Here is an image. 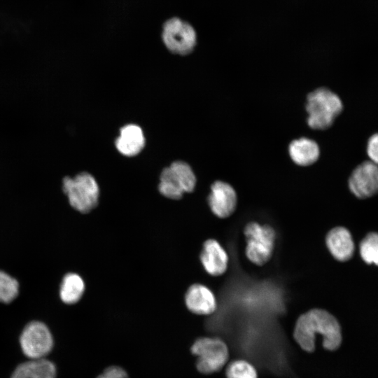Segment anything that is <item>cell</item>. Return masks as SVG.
Segmentation results:
<instances>
[{
    "label": "cell",
    "mask_w": 378,
    "mask_h": 378,
    "mask_svg": "<svg viewBox=\"0 0 378 378\" xmlns=\"http://www.w3.org/2000/svg\"><path fill=\"white\" fill-rule=\"evenodd\" d=\"M323 338V346L328 350L337 349L342 342L340 326L328 312L313 309L301 315L295 324L294 338L300 347L312 352L315 348L316 335Z\"/></svg>",
    "instance_id": "6da1fadb"
},
{
    "label": "cell",
    "mask_w": 378,
    "mask_h": 378,
    "mask_svg": "<svg viewBox=\"0 0 378 378\" xmlns=\"http://www.w3.org/2000/svg\"><path fill=\"white\" fill-rule=\"evenodd\" d=\"M62 190L71 206L80 214H89L99 205L100 188L94 176L89 172L65 176L62 180Z\"/></svg>",
    "instance_id": "7a4b0ae2"
},
{
    "label": "cell",
    "mask_w": 378,
    "mask_h": 378,
    "mask_svg": "<svg viewBox=\"0 0 378 378\" xmlns=\"http://www.w3.org/2000/svg\"><path fill=\"white\" fill-rule=\"evenodd\" d=\"M305 108L308 125L314 130H326L342 112L343 104L336 93L319 88L307 95Z\"/></svg>",
    "instance_id": "3957f363"
},
{
    "label": "cell",
    "mask_w": 378,
    "mask_h": 378,
    "mask_svg": "<svg viewBox=\"0 0 378 378\" xmlns=\"http://www.w3.org/2000/svg\"><path fill=\"white\" fill-rule=\"evenodd\" d=\"M196 176L190 165L182 160H176L164 167L159 177L158 190L166 199L181 200L185 193L194 191Z\"/></svg>",
    "instance_id": "277c9868"
},
{
    "label": "cell",
    "mask_w": 378,
    "mask_h": 378,
    "mask_svg": "<svg viewBox=\"0 0 378 378\" xmlns=\"http://www.w3.org/2000/svg\"><path fill=\"white\" fill-rule=\"evenodd\" d=\"M246 241L245 254L252 263L262 266L272 257L276 241V232L268 224L258 222L248 223L244 228Z\"/></svg>",
    "instance_id": "5b68a950"
},
{
    "label": "cell",
    "mask_w": 378,
    "mask_h": 378,
    "mask_svg": "<svg viewBox=\"0 0 378 378\" xmlns=\"http://www.w3.org/2000/svg\"><path fill=\"white\" fill-rule=\"evenodd\" d=\"M190 350L197 358L196 363L197 370L204 374L220 370L229 357L226 344L218 338H199L195 341Z\"/></svg>",
    "instance_id": "8992f818"
},
{
    "label": "cell",
    "mask_w": 378,
    "mask_h": 378,
    "mask_svg": "<svg viewBox=\"0 0 378 378\" xmlns=\"http://www.w3.org/2000/svg\"><path fill=\"white\" fill-rule=\"evenodd\" d=\"M162 40L167 48L172 53L186 55L194 50L197 35L189 23L174 18L164 23Z\"/></svg>",
    "instance_id": "52a82bcc"
},
{
    "label": "cell",
    "mask_w": 378,
    "mask_h": 378,
    "mask_svg": "<svg viewBox=\"0 0 378 378\" xmlns=\"http://www.w3.org/2000/svg\"><path fill=\"white\" fill-rule=\"evenodd\" d=\"M20 344L22 352L29 359H41L48 354L53 346V338L48 328L42 322L32 321L24 328Z\"/></svg>",
    "instance_id": "ba28073f"
},
{
    "label": "cell",
    "mask_w": 378,
    "mask_h": 378,
    "mask_svg": "<svg viewBox=\"0 0 378 378\" xmlns=\"http://www.w3.org/2000/svg\"><path fill=\"white\" fill-rule=\"evenodd\" d=\"M349 188L358 198L365 199L378 193V165L370 160L358 165L349 178Z\"/></svg>",
    "instance_id": "9c48e42d"
},
{
    "label": "cell",
    "mask_w": 378,
    "mask_h": 378,
    "mask_svg": "<svg viewBox=\"0 0 378 378\" xmlns=\"http://www.w3.org/2000/svg\"><path fill=\"white\" fill-rule=\"evenodd\" d=\"M207 203L211 212L218 218H226L235 211L237 195L234 188L223 181H214L210 187Z\"/></svg>",
    "instance_id": "30bf717a"
},
{
    "label": "cell",
    "mask_w": 378,
    "mask_h": 378,
    "mask_svg": "<svg viewBox=\"0 0 378 378\" xmlns=\"http://www.w3.org/2000/svg\"><path fill=\"white\" fill-rule=\"evenodd\" d=\"M200 260L206 272L213 276L223 274L229 264L227 253L214 239H208L203 242Z\"/></svg>",
    "instance_id": "8fae6325"
},
{
    "label": "cell",
    "mask_w": 378,
    "mask_h": 378,
    "mask_svg": "<svg viewBox=\"0 0 378 378\" xmlns=\"http://www.w3.org/2000/svg\"><path fill=\"white\" fill-rule=\"evenodd\" d=\"M184 302L187 309L197 315H209L217 309L216 298L206 286L195 283L186 290Z\"/></svg>",
    "instance_id": "7c38bea8"
},
{
    "label": "cell",
    "mask_w": 378,
    "mask_h": 378,
    "mask_svg": "<svg viewBox=\"0 0 378 378\" xmlns=\"http://www.w3.org/2000/svg\"><path fill=\"white\" fill-rule=\"evenodd\" d=\"M326 244L331 255L338 261H347L354 254L352 236L344 227L338 226L331 229L326 234Z\"/></svg>",
    "instance_id": "4fadbf2b"
},
{
    "label": "cell",
    "mask_w": 378,
    "mask_h": 378,
    "mask_svg": "<svg viewBox=\"0 0 378 378\" xmlns=\"http://www.w3.org/2000/svg\"><path fill=\"white\" fill-rule=\"evenodd\" d=\"M146 139L140 126L127 124L120 130V134L115 141L118 151L126 157L138 155L144 148Z\"/></svg>",
    "instance_id": "5bb4252c"
},
{
    "label": "cell",
    "mask_w": 378,
    "mask_h": 378,
    "mask_svg": "<svg viewBox=\"0 0 378 378\" xmlns=\"http://www.w3.org/2000/svg\"><path fill=\"white\" fill-rule=\"evenodd\" d=\"M288 153L296 164L305 167L312 165L318 160L320 149L314 140L302 137L290 143Z\"/></svg>",
    "instance_id": "9a60e30c"
},
{
    "label": "cell",
    "mask_w": 378,
    "mask_h": 378,
    "mask_svg": "<svg viewBox=\"0 0 378 378\" xmlns=\"http://www.w3.org/2000/svg\"><path fill=\"white\" fill-rule=\"evenodd\" d=\"M56 368L45 359H30L21 363L14 370L11 378H55Z\"/></svg>",
    "instance_id": "2e32d148"
},
{
    "label": "cell",
    "mask_w": 378,
    "mask_h": 378,
    "mask_svg": "<svg viewBox=\"0 0 378 378\" xmlns=\"http://www.w3.org/2000/svg\"><path fill=\"white\" fill-rule=\"evenodd\" d=\"M85 290V283L83 277L77 273L66 274L59 288V297L63 302L73 304L78 302Z\"/></svg>",
    "instance_id": "e0dca14e"
},
{
    "label": "cell",
    "mask_w": 378,
    "mask_h": 378,
    "mask_svg": "<svg viewBox=\"0 0 378 378\" xmlns=\"http://www.w3.org/2000/svg\"><path fill=\"white\" fill-rule=\"evenodd\" d=\"M360 253L365 262L378 265V233L371 232L365 237L360 244Z\"/></svg>",
    "instance_id": "ac0fdd59"
},
{
    "label": "cell",
    "mask_w": 378,
    "mask_h": 378,
    "mask_svg": "<svg viewBox=\"0 0 378 378\" xmlns=\"http://www.w3.org/2000/svg\"><path fill=\"white\" fill-rule=\"evenodd\" d=\"M19 284L18 281L0 270V302L9 303L18 294Z\"/></svg>",
    "instance_id": "d6986e66"
},
{
    "label": "cell",
    "mask_w": 378,
    "mask_h": 378,
    "mask_svg": "<svg viewBox=\"0 0 378 378\" xmlns=\"http://www.w3.org/2000/svg\"><path fill=\"white\" fill-rule=\"evenodd\" d=\"M227 378H258L254 367L247 361L239 360L232 362L226 370Z\"/></svg>",
    "instance_id": "ffe728a7"
},
{
    "label": "cell",
    "mask_w": 378,
    "mask_h": 378,
    "mask_svg": "<svg viewBox=\"0 0 378 378\" xmlns=\"http://www.w3.org/2000/svg\"><path fill=\"white\" fill-rule=\"evenodd\" d=\"M367 154L370 160L378 165V133L372 134L367 143Z\"/></svg>",
    "instance_id": "44dd1931"
},
{
    "label": "cell",
    "mask_w": 378,
    "mask_h": 378,
    "mask_svg": "<svg viewBox=\"0 0 378 378\" xmlns=\"http://www.w3.org/2000/svg\"><path fill=\"white\" fill-rule=\"evenodd\" d=\"M97 378H128L127 372L119 366H110Z\"/></svg>",
    "instance_id": "7402d4cb"
}]
</instances>
